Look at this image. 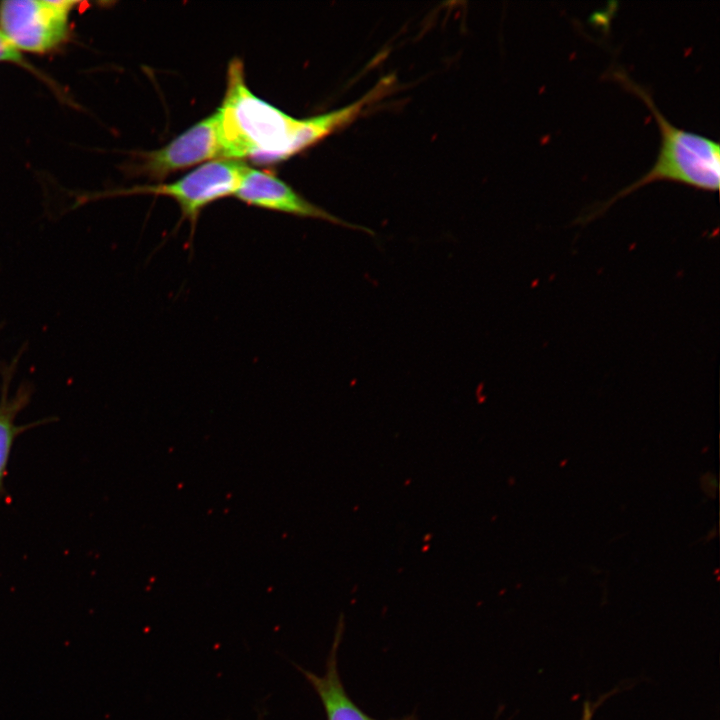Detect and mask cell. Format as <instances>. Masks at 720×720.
<instances>
[{
    "label": "cell",
    "mask_w": 720,
    "mask_h": 720,
    "mask_svg": "<svg viewBox=\"0 0 720 720\" xmlns=\"http://www.w3.org/2000/svg\"><path fill=\"white\" fill-rule=\"evenodd\" d=\"M383 95L377 86L341 109L297 119L253 94L243 64L235 58L228 66L225 96L217 109L226 158L258 164L286 160L352 123Z\"/></svg>",
    "instance_id": "obj_1"
},
{
    "label": "cell",
    "mask_w": 720,
    "mask_h": 720,
    "mask_svg": "<svg viewBox=\"0 0 720 720\" xmlns=\"http://www.w3.org/2000/svg\"><path fill=\"white\" fill-rule=\"evenodd\" d=\"M614 78L643 100L660 132V148L654 165L641 178L618 192L609 202L655 181H673L707 191H717L720 181V146L717 141L673 125L658 109L646 88L625 72Z\"/></svg>",
    "instance_id": "obj_2"
},
{
    "label": "cell",
    "mask_w": 720,
    "mask_h": 720,
    "mask_svg": "<svg viewBox=\"0 0 720 720\" xmlns=\"http://www.w3.org/2000/svg\"><path fill=\"white\" fill-rule=\"evenodd\" d=\"M77 5L69 0H5L0 2V29L20 52L47 53L67 39Z\"/></svg>",
    "instance_id": "obj_3"
},
{
    "label": "cell",
    "mask_w": 720,
    "mask_h": 720,
    "mask_svg": "<svg viewBox=\"0 0 720 720\" xmlns=\"http://www.w3.org/2000/svg\"><path fill=\"white\" fill-rule=\"evenodd\" d=\"M247 169L244 161L218 159L201 165L175 182L138 186L121 194L142 193L170 197L179 205L182 218L188 220L194 228L203 209L236 193Z\"/></svg>",
    "instance_id": "obj_4"
},
{
    "label": "cell",
    "mask_w": 720,
    "mask_h": 720,
    "mask_svg": "<svg viewBox=\"0 0 720 720\" xmlns=\"http://www.w3.org/2000/svg\"><path fill=\"white\" fill-rule=\"evenodd\" d=\"M216 159H227L217 110L164 147L144 153L139 168L151 179L160 180L173 172Z\"/></svg>",
    "instance_id": "obj_5"
},
{
    "label": "cell",
    "mask_w": 720,
    "mask_h": 720,
    "mask_svg": "<svg viewBox=\"0 0 720 720\" xmlns=\"http://www.w3.org/2000/svg\"><path fill=\"white\" fill-rule=\"evenodd\" d=\"M234 195L242 202L258 208L324 220L373 234L369 229L348 223L309 202L274 174L266 171L248 167Z\"/></svg>",
    "instance_id": "obj_6"
},
{
    "label": "cell",
    "mask_w": 720,
    "mask_h": 720,
    "mask_svg": "<svg viewBox=\"0 0 720 720\" xmlns=\"http://www.w3.org/2000/svg\"><path fill=\"white\" fill-rule=\"evenodd\" d=\"M343 626V622L340 620L327 658L324 675L318 676L299 666L296 667L319 696L327 720H377L356 705L341 682L337 665V651L343 634ZM397 720L417 719L411 715Z\"/></svg>",
    "instance_id": "obj_7"
},
{
    "label": "cell",
    "mask_w": 720,
    "mask_h": 720,
    "mask_svg": "<svg viewBox=\"0 0 720 720\" xmlns=\"http://www.w3.org/2000/svg\"><path fill=\"white\" fill-rule=\"evenodd\" d=\"M7 384L4 383L0 400V491L14 439L24 429L15 425V419L30 396V391L22 387L17 394L9 397Z\"/></svg>",
    "instance_id": "obj_8"
},
{
    "label": "cell",
    "mask_w": 720,
    "mask_h": 720,
    "mask_svg": "<svg viewBox=\"0 0 720 720\" xmlns=\"http://www.w3.org/2000/svg\"><path fill=\"white\" fill-rule=\"evenodd\" d=\"M0 62H10L28 68L22 53L9 41L0 29Z\"/></svg>",
    "instance_id": "obj_9"
},
{
    "label": "cell",
    "mask_w": 720,
    "mask_h": 720,
    "mask_svg": "<svg viewBox=\"0 0 720 720\" xmlns=\"http://www.w3.org/2000/svg\"><path fill=\"white\" fill-rule=\"evenodd\" d=\"M593 716V707L591 704L586 701L583 705V713H582V719L581 720H592Z\"/></svg>",
    "instance_id": "obj_10"
}]
</instances>
